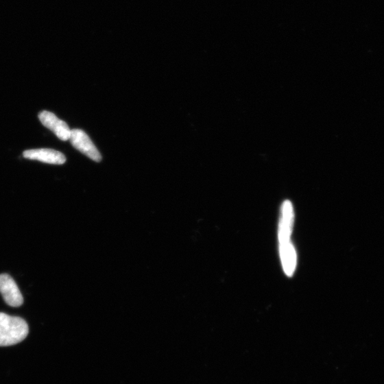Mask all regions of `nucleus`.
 I'll list each match as a JSON object with an SVG mask.
<instances>
[{
	"instance_id": "f03ea898",
	"label": "nucleus",
	"mask_w": 384,
	"mask_h": 384,
	"mask_svg": "<svg viewBox=\"0 0 384 384\" xmlns=\"http://www.w3.org/2000/svg\"><path fill=\"white\" fill-rule=\"evenodd\" d=\"M69 141L72 145L84 155L95 162H101L102 157L99 151L84 131L80 129L72 130Z\"/></svg>"
},
{
	"instance_id": "0eeeda50",
	"label": "nucleus",
	"mask_w": 384,
	"mask_h": 384,
	"mask_svg": "<svg viewBox=\"0 0 384 384\" xmlns=\"http://www.w3.org/2000/svg\"><path fill=\"white\" fill-rule=\"evenodd\" d=\"M280 252L284 272L291 277L296 266V252L293 244L289 242L280 243Z\"/></svg>"
},
{
	"instance_id": "20e7f679",
	"label": "nucleus",
	"mask_w": 384,
	"mask_h": 384,
	"mask_svg": "<svg viewBox=\"0 0 384 384\" xmlns=\"http://www.w3.org/2000/svg\"><path fill=\"white\" fill-rule=\"evenodd\" d=\"M38 119L45 127L51 130L60 140H69L71 130L69 125L58 119L53 113L44 110L38 115Z\"/></svg>"
},
{
	"instance_id": "f257e3e1",
	"label": "nucleus",
	"mask_w": 384,
	"mask_h": 384,
	"mask_svg": "<svg viewBox=\"0 0 384 384\" xmlns=\"http://www.w3.org/2000/svg\"><path fill=\"white\" fill-rule=\"evenodd\" d=\"M29 334V326L21 317L0 313V347L23 341Z\"/></svg>"
},
{
	"instance_id": "39448f33",
	"label": "nucleus",
	"mask_w": 384,
	"mask_h": 384,
	"mask_svg": "<svg viewBox=\"0 0 384 384\" xmlns=\"http://www.w3.org/2000/svg\"><path fill=\"white\" fill-rule=\"evenodd\" d=\"M25 158L37 160L51 165H63L66 157L63 153L52 149H34L26 150L23 153Z\"/></svg>"
},
{
	"instance_id": "423d86ee",
	"label": "nucleus",
	"mask_w": 384,
	"mask_h": 384,
	"mask_svg": "<svg viewBox=\"0 0 384 384\" xmlns=\"http://www.w3.org/2000/svg\"><path fill=\"white\" fill-rule=\"evenodd\" d=\"M294 221V213L291 202L286 201L282 207V219L279 228L280 243L289 242Z\"/></svg>"
},
{
	"instance_id": "7ed1b4c3",
	"label": "nucleus",
	"mask_w": 384,
	"mask_h": 384,
	"mask_svg": "<svg viewBox=\"0 0 384 384\" xmlns=\"http://www.w3.org/2000/svg\"><path fill=\"white\" fill-rule=\"evenodd\" d=\"M0 293L10 306L16 307L24 302L23 296L16 282L8 274L0 275Z\"/></svg>"
}]
</instances>
